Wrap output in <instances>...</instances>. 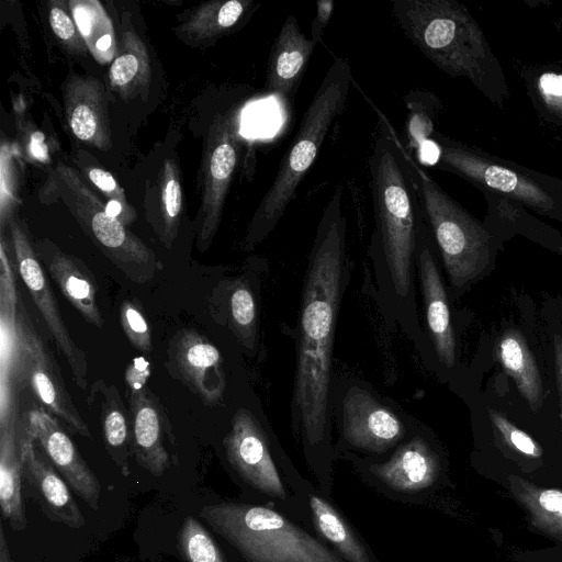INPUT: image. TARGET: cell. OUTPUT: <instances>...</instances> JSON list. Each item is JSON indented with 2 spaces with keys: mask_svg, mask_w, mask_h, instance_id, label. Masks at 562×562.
I'll return each instance as SVG.
<instances>
[{
  "mask_svg": "<svg viewBox=\"0 0 562 562\" xmlns=\"http://www.w3.org/2000/svg\"><path fill=\"white\" fill-rule=\"evenodd\" d=\"M346 233L342 190L337 187L324 207L311 247L297 323L292 418L311 448L330 435L334 339L349 277Z\"/></svg>",
  "mask_w": 562,
  "mask_h": 562,
  "instance_id": "1",
  "label": "cell"
},
{
  "mask_svg": "<svg viewBox=\"0 0 562 562\" xmlns=\"http://www.w3.org/2000/svg\"><path fill=\"white\" fill-rule=\"evenodd\" d=\"M391 12L436 67L470 80L493 104L504 105L509 89L503 68L465 5L456 0H394Z\"/></svg>",
  "mask_w": 562,
  "mask_h": 562,
  "instance_id": "2",
  "label": "cell"
},
{
  "mask_svg": "<svg viewBox=\"0 0 562 562\" xmlns=\"http://www.w3.org/2000/svg\"><path fill=\"white\" fill-rule=\"evenodd\" d=\"M368 165L376 223L372 241L380 246L394 292L401 299H409L413 262L425 217L411 155L386 121L380 124Z\"/></svg>",
  "mask_w": 562,
  "mask_h": 562,
  "instance_id": "3",
  "label": "cell"
},
{
  "mask_svg": "<svg viewBox=\"0 0 562 562\" xmlns=\"http://www.w3.org/2000/svg\"><path fill=\"white\" fill-rule=\"evenodd\" d=\"M351 82L348 60L336 58L304 112L296 135L250 220L243 240L245 250L254 249L268 237L295 199L297 188L316 160L331 125L346 109Z\"/></svg>",
  "mask_w": 562,
  "mask_h": 562,
  "instance_id": "4",
  "label": "cell"
},
{
  "mask_svg": "<svg viewBox=\"0 0 562 562\" xmlns=\"http://www.w3.org/2000/svg\"><path fill=\"white\" fill-rule=\"evenodd\" d=\"M199 516L247 562H344L269 507L223 502L203 506Z\"/></svg>",
  "mask_w": 562,
  "mask_h": 562,
  "instance_id": "5",
  "label": "cell"
},
{
  "mask_svg": "<svg viewBox=\"0 0 562 562\" xmlns=\"http://www.w3.org/2000/svg\"><path fill=\"white\" fill-rule=\"evenodd\" d=\"M430 139L437 146L432 168L456 173L481 192L499 194L562 224V179L491 155L437 131Z\"/></svg>",
  "mask_w": 562,
  "mask_h": 562,
  "instance_id": "6",
  "label": "cell"
},
{
  "mask_svg": "<svg viewBox=\"0 0 562 562\" xmlns=\"http://www.w3.org/2000/svg\"><path fill=\"white\" fill-rule=\"evenodd\" d=\"M40 195L60 200L93 244L130 280L145 283L162 269L154 251L110 213L74 167L58 161Z\"/></svg>",
  "mask_w": 562,
  "mask_h": 562,
  "instance_id": "7",
  "label": "cell"
},
{
  "mask_svg": "<svg viewBox=\"0 0 562 562\" xmlns=\"http://www.w3.org/2000/svg\"><path fill=\"white\" fill-rule=\"evenodd\" d=\"M417 193L431 237L456 290L479 279L492 262L496 238L412 158Z\"/></svg>",
  "mask_w": 562,
  "mask_h": 562,
  "instance_id": "8",
  "label": "cell"
},
{
  "mask_svg": "<svg viewBox=\"0 0 562 562\" xmlns=\"http://www.w3.org/2000/svg\"><path fill=\"white\" fill-rule=\"evenodd\" d=\"M239 110L217 113L209 128L201 176V204L195 223L196 246L205 251L220 227L224 203L239 154Z\"/></svg>",
  "mask_w": 562,
  "mask_h": 562,
  "instance_id": "9",
  "label": "cell"
},
{
  "mask_svg": "<svg viewBox=\"0 0 562 562\" xmlns=\"http://www.w3.org/2000/svg\"><path fill=\"white\" fill-rule=\"evenodd\" d=\"M32 324L26 313L3 238L0 243V428L19 420L23 367Z\"/></svg>",
  "mask_w": 562,
  "mask_h": 562,
  "instance_id": "10",
  "label": "cell"
},
{
  "mask_svg": "<svg viewBox=\"0 0 562 562\" xmlns=\"http://www.w3.org/2000/svg\"><path fill=\"white\" fill-rule=\"evenodd\" d=\"M8 224L20 277L50 331L57 348L66 358L77 386L87 391L89 372L87 355L76 345L65 325L56 296L26 232L14 215Z\"/></svg>",
  "mask_w": 562,
  "mask_h": 562,
  "instance_id": "11",
  "label": "cell"
},
{
  "mask_svg": "<svg viewBox=\"0 0 562 562\" xmlns=\"http://www.w3.org/2000/svg\"><path fill=\"white\" fill-rule=\"evenodd\" d=\"M223 446L231 467L248 485L272 497H286L267 430L250 409L239 407L234 413Z\"/></svg>",
  "mask_w": 562,
  "mask_h": 562,
  "instance_id": "12",
  "label": "cell"
},
{
  "mask_svg": "<svg viewBox=\"0 0 562 562\" xmlns=\"http://www.w3.org/2000/svg\"><path fill=\"white\" fill-rule=\"evenodd\" d=\"M26 419V429L71 491L92 509H98L101 494L99 480L58 418L38 406L29 411Z\"/></svg>",
  "mask_w": 562,
  "mask_h": 562,
  "instance_id": "13",
  "label": "cell"
},
{
  "mask_svg": "<svg viewBox=\"0 0 562 562\" xmlns=\"http://www.w3.org/2000/svg\"><path fill=\"white\" fill-rule=\"evenodd\" d=\"M20 448L25 495L37 504L50 521L70 528L82 527L85 517L69 485L53 467L26 427L20 436Z\"/></svg>",
  "mask_w": 562,
  "mask_h": 562,
  "instance_id": "14",
  "label": "cell"
},
{
  "mask_svg": "<svg viewBox=\"0 0 562 562\" xmlns=\"http://www.w3.org/2000/svg\"><path fill=\"white\" fill-rule=\"evenodd\" d=\"M132 454L150 474H164L178 463L176 436L166 409L148 387L127 394Z\"/></svg>",
  "mask_w": 562,
  "mask_h": 562,
  "instance_id": "15",
  "label": "cell"
},
{
  "mask_svg": "<svg viewBox=\"0 0 562 562\" xmlns=\"http://www.w3.org/2000/svg\"><path fill=\"white\" fill-rule=\"evenodd\" d=\"M24 389H31L42 406L61 419L75 434L91 438L88 425L69 395L59 364L36 331L30 325L23 367Z\"/></svg>",
  "mask_w": 562,
  "mask_h": 562,
  "instance_id": "16",
  "label": "cell"
},
{
  "mask_svg": "<svg viewBox=\"0 0 562 562\" xmlns=\"http://www.w3.org/2000/svg\"><path fill=\"white\" fill-rule=\"evenodd\" d=\"M341 432L352 447L382 453L405 434L398 416L369 391L351 387L341 403Z\"/></svg>",
  "mask_w": 562,
  "mask_h": 562,
  "instance_id": "17",
  "label": "cell"
},
{
  "mask_svg": "<svg viewBox=\"0 0 562 562\" xmlns=\"http://www.w3.org/2000/svg\"><path fill=\"white\" fill-rule=\"evenodd\" d=\"M171 363L176 375L204 404L214 406L223 401L226 378L220 350L196 330H181L173 339Z\"/></svg>",
  "mask_w": 562,
  "mask_h": 562,
  "instance_id": "18",
  "label": "cell"
},
{
  "mask_svg": "<svg viewBox=\"0 0 562 562\" xmlns=\"http://www.w3.org/2000/svg\"><path fill=\"white\" fill-rule=\"evenodd\" d=\"M65 116L72 135L100 150L112 146L104 86L92 76H70L63 87Z\"/></svg>",
  "mask_w": 562,
  "mask_h": 562,
  "instance_id": "19",
  "label": "cell"
},
{
  "mask_svg": "<svg viewBox=\"0 0 562 562\" xmlns=\"http://www.w3.org/2000/svg\"><path fill=\"white\" fill-rule=\"evenodd\" d=\"M317 44L302 33L295 15H289L276 36L268 58L265 89L291 104Z\"/></svg>",
  "mask_w": 562,
  "mask_h": 562,
  "instance_id": "20",
  "label": "cell"
},
{
  "mask_svg": "<svg viewBox=\"0 0 562 562\" xmlns=\"http://www.w3.org/2000/svg\"><path fill=\"white\" fill-rule=\"evenodd\" d=\"M416 258L430 337L440 362L451 368L456 363V339L446 289L432 252L431 235L426 221L420 229Z\"/></svg>",
  "mask_w": 562,
  "mask_h": 562,
  "instance_id": "21",
  "label": "cell"
},
{
  "mask_svg": "<svg viewBox=\"0 0 562 562\" xmlns=\"http://www.w3.org/2000/svg\"><path fill=\"white\" fill-rule=\"evenodd\" d=\"M33 247L67 301L86 322L102 328L104 321L97 300L98 285L88 267L49 240H38Z\"/></svg>",
  "mask_w": 562,
  "mask_h": 562,
  "instance_id": "22",
  "label": "cell"
},
{
  "mask_svg": "<svg viewBox=\"0 0 562 562\" xmlns=\"http://www.w3.org/2000/svg\"><path fill=\"white\" fill-rule=\"evenodd\" d=\"M370 471L386 486L398 492H417L430 486L438 472V459L429 445L415 436L401 446L387 461Z\"/></svg>",
  "mask_w": 562,
  "mask_h": 562,
  "instance_id": "23",
  "label": "cell"
},
{
  "mask_svg": "<svg viewBox=\"0 0 562 562\" xmlns=\"http://www.w3.org/2000/svg\"><path fill=\"white\" fill-rule=\"evenodd\" d=\"M19 420L0 428V506L3 519L14 531L26 528L27 520L22 495V459Z\"/></svg>",
  "mask_w": 562,
  "mask_h": 562,
  "instance_id": "24",
  "label": "cell"
},
{
  "mask_svg": "<svg viewBox=\"0 0 562 562\" xmlns=\"http://www.w3.org/2000/svg\"><path fill=\"white\" fill-rule=\"evenodd\" d=\"M90 394L100 400V423L104 446L121 472L127 475L128 460L132 454L131 422L119 389L99 380L91 386Z\"/></svg>",
  "mask_w": 562,
  "mask_h": 562,
  "instance_id": "25",
  "label": "cell"
},
{
  "mask_svg": "<svg viewBox=\"0 0 562 562\" xmlns=\"http://www.w3.org/2000/svg\"><path fill=\"white\" fill-rule=\"evenodd\" d=\"M150 79L146 46L133 29H126L109 69L111 89L122 99L128 100L147 91Z\"/></svg>",
  "mask_w": 562,
  "mask_h": 562,
  "instance_id": "26",
  "label": "cell"
},
{
  "mask_svg": "<svg viewBox=\"0 0 562 562\" xmlns=\"http://www.w3.org/2000/svg\"><path fill=\"white\" fill-rule=\"evenodd\" d=\"M497 357L532 412H538L544 400L540 372L524 336L508 329L497 344Z\"/></svg>",
  "mask_w": 562,
  "mask_h": 562,
  "instance_id": "27",
  "label": "cell"
},
{
  "mask_svg": "<svg viewBox=\"0 0 562 562\" xmlns=\"http://www.w3.org/2000/svg\"><path fill=\"white\" fill-rule=\"evenodd\" d=\"M256 7L251 0H215L202 3L179 26V33L194 42L217 38L239 25Z\"/></svg>",
  "mask_w": 562,
  "mask_h": 562,
  "instance_id": "28",
  "label": "cell"
},
{
  "mask_svg": "<svg viewBox=\"0 0 562 562\" xmlns=\"http://www.w3.org/2000/svg\"><path fill=\"white\" fill-rule=\"evenodd\" d=\"M183 210L180 173L175 159L166 158L159 172L158 196L155 210L146 213L148 223L168 249L179 232Z\"/></svg>",
  "mask_w": 562,
  "mask_h": 562,
  "instance_id": "29",
  "label": "cell"
},
{
  "mask_svg": "<svg viewBox=\"0 0 562 562\" xmlns=\"http://www.w3.org/2000/svg\"><path fill=\"white\" fill-rule=\"evenodd\" d=\"M482 193L487 202V213L483 224L495 238L501 231H513L539 243L544 238L550 241L561 240L557 231L533 217L525 206L493 192L482 191Z\"/></svg>",
  "mask_w": 562,
  "mask_h": 562,
  "instance_id": "30",
  "label": "cell"
},
{
  "mask_svg": "<svg viewBox=\"0 0 562 562\" xmlns=\"http://www.w3.org/2000/svg\"><path fill=\"white\" fill-rule=\"evenodd\" d=\"M310 506L318 532L349 562H370L363 546L329 503L311 495Z\"/></svg>",
  "mask_w": 562,
  "mask_h": 562,
  "instance_id": "31",
  "label": "cell"
},
{
  "mask_svg": "<svg viewBox=\"0 0 562 562\" xmlns=\"http://www.w3.org/2000/svg\"><path fill=\"white\" fill-rule=\"evenodd\" d=\"M72 11L89 50L102 58L113 41V31L103 8L95 1H74Z\"/></svg>",
  "mask_w": 562,
  "mask_h": 562,
  "instance_id": "32",
  "label": "cell"
},
{
  "mask_svg": "<svg viewBox=\"0 0 562 562\" xmlns=\"http://www.w3.org/2000/svg\"><path fill=\"white\" fill-rule=\"evenodd\" d=\"M177 547L184 562H226L213 537L192 516L183 520L177 535Z\"/></svg>",
  "mask_w": 562,
  "mask_h": 562,
  "instance_id": "33",
  "label": "cell"
},
{
  "mask_svg": "<svg viewBox=\"0 0 562 562\" xmlns=\"http://www.w3.org/2000/svg\"><path fill=\"white\" fill-rule=\"evenodd\" d=\"M228 304L235 335L246 348L254 349L257 338V310L249 286L241 281L234 282Z\"/></svg>",
  "mask_w": 562,
  "mask_h": 562,
  "instance_id": "34",
  "label": "cell"
},
{
  "mask_svg": "<svg viewBox=\"0 0 562 562\" xmlns=\"http://www.w3.org/2000/svg\"><path fill=\"white\" fill-rule=\"evenodd\" d=\"M82 173L109 199L110 213L125 226L136 220L135 210L128 204L124 190L115 178L99 165L79 164Z\"/></svg>",
  "mask_w": 562,
  "mask_h": 562,
  "instance_id": "35",
  "label": "cell"
},
{
  "mask_svg": "<svg viewBox=\"0 0 562 562\" xmlns=\"http://www.w3.org/2000/svg\"><path fill=\"white\" fill-rule=\"evenodd\" d=\"M120 322L134 348L144 353L153 350L151 329L138 303L124 300L120 306Z\"/></svg>",
  "mask_w": 562,
  "mask_h": 562,
  "instance_id": "36",
  "label": "cell"
},
{
  "mask_svg": "<svg viewBox=\"0 0 562 562\" xmlns=\"http://www.w3.org/2000/svg\"><path fill=\"white\" fill-rule=\"evenodd\" d=\"M48 21L55 36L68 52L87 53L88 47L81 32L61 2H50Z\"/></svg>",
  "mask_w": 562,
  "mask_h": 562,
  "instance_id": "37",
  "label": "cell"
},
{
  "mask_svg": "<svg viewBox=\"0 0 562 562\" xmlns=\"http://www.w3.org/2000/svg\"><path fill=\"white\" fill-rule=\"evenodd\" d=\"M407 108L411 109L409 121L407 123V132L409 135L411 145L420 149L423 145L434 134V115L436 102L430 106L425 108L423 105V95L422 98H407Z\"/></svg>",
  "mask_w": 562,
  "mask_h": 562,
  "instance_id": "38",
  "label": "cell"
},
{
  "mask_svg": "<svg viewBox=\"0 0 562 562\" xmlns=\"http://www.w3.org/2000/svg\"><path fill=\"white\" fill-rule=\"evenodd\" d=\"M488 414L497 431L516 450L531 457H539L541 454L537 442L528 434L512 424L502 413L490 409Z\"/></svg>",
  "mask_w": 562,
  "mask_h": 562,
  "instance_id": "39",
  "label": "cell"
},
{
  "mask_svg": "<svg viewBox=\"0 0 562 562\" xmlns=\"http://www.w3.org/2000/svg\"><path fill=\"white\" fill-rule=\"evenodd\" d=\"M536 88L548 112L562 120V75L544 72L538 78Z\"/></svg>",
  "mask_w": 562,
  "mask_h": 562,
  "instance_id": "40",
  "label": "cell"
},
{
  "mask_svg": "<svg viewBox=\"0 0 562 562\" xmlns=\"http://www.w3.org/2000/svg\"><path fill=\"white\" fill-rule=\"evenodd\" d=\"M11 157H5L1 149V227L13 216L11 213L13 205L16 204V194L14 193L15 179Z\"/></svg>",
  "mask_w": 562,
  "mask_h": 562,
  "instance_id": "41",
  "label": "cell"
},
{
  "mask_svg": "<svg viewBox=\"0 0 562 562\" xmlns=\"http://www.w3.org/2000/svg\"><path fill=\"white\" fill-rule=\"evenodd\" d=\"M151 373V363L145 357H136L132 359L124 372V381L127 386L128 394L144 391L147 386V380Z\"/></svg>",
  "mask_w": 562,
  "mask_h": 562,
  "instance_id": "42",
  "label": "cell"
},
{
  "mask_svg": "<svg viewBox=\"0 0 562 562\" xmlns=\"http://www.w3.org/2000/svg\"><path fill=\"white\" fill-rule=\"evenodd\" d=\"M334 10V2L331 0L316 1V15L312 22V40L318 44L322 42V36L325 27L327 26Z\"/></svg>",
  "mask_w": 562,
  "mask_h": 562,
  "instance_id": "43",
  "label": "cell"
},
{
  "mask_svg": "<svg viewBox=\"0 0 562 562\" xmlns=\"http://www.w3.org/2000/svg\"><path fill=\"white\" fill-rule=\"evenodd\" d=\"M540 505L550 513L562 517V492L557 490H547L540 494Z\"/></svg>",
  "mask_w": 562,
  "mask_h": 562,
  "instance_id": "44",
  "label": "cell"
},
{
  "mask_svg": "<svg viewBox=\"0 0 562 562\" xmlns=\"http://www.w3.org/2000/svg\"><path fill=\"white\" fill-rule=\"evenodd\" d=\"M553 350H554V362L557 371V381L560 396V408L562 419V336L559 334L554 335L553 338Z\"/></svg>",
  "mask_w": 562,
  "mask_h": 562,
  "instance_id": "45",
  "label": "cell"
},
{
  "mask_svg": "<svg viewBox=\"0 0 562 562\" xmlns=\"http://www.w3.org/2000/svg\"><path fill=\"white\" fill-rule=\"evenodd\" d=\"M0 562H15L10 555L3 526H0Z\"/></svg>",
  "mask_w": 562,
  "mask_h": 562,
  "instance_id": "46",
  "label": "cell"
}]
</instances>
